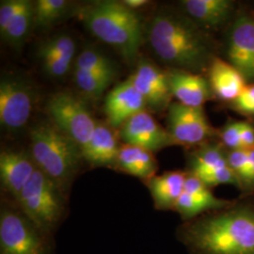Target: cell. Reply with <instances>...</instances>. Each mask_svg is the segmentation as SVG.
Here are the masks:
<instances>
[{
  "instance_id": "cell-1",
  "label": "cell",
  "mask_w": 254,
  "mask_h": 254,
  "mask_svg": "<svg viewBox=\"0 0 254 254\" xmlns=\"http://www.w3.org/2000/svg\"><path fill=\"white\" fill-rule=\"evenodd\" d=\"M148 41L156 57L172 70L204 74L218 57L216 40L180 9H158L150 21Z\"/></svg>"
},
{
  "instance_id": "cell-2",
  "label": "cell",
  "mask_w": 254,
  "mask_h": 254,
  "mask_svg": "<svg viewBox=\"0 0 254 254\" xmlns=\"http://www.w3.org/2000/svg\"><path fill=\"white\" fill-rule=\"evenodd\" d=\"M176 237L190 254H254V198L183 222Z\"/></svg>"
},
{
  "instance_id": "cell-3",
  "label": "cell",
  "mask_w": 254,
  "mask_h": 254,
  "mask_svg": "<svg viewBox=\"0 0 254 254\" xmlns=\"http://www.w3.org/2000/svg\"><path fill=\"white\" fill-rule=\"evenodd\" d=\"M79 18L93 36L117 49L134 63L143 42L140 18L118 1H95L79 10Z\"/></svg>"
},
{
  "instance_id": "cell-4",
  "label": "cell",
  "mask_w": 254,
  "mask_h": 254,
  "mask_svg": "<svg viewBox=\"0 0 254 254\" xmlns=\"http://www.w3.org/2000/svg\"><path fill=\"white\" fill-rule=\"evenodd\" d=\"M29 154L67 198L83 159L81 148L52 122H43L30 131Z\"/></svg>"
},
{
  "instance_id": "cell-5",
  "label": "cell",
  "mask_w": 254,
  "mask_h": 254,
  "mask_svg": "<svg viewBox=\"0 0 254 254\" xmlns=\"http://www.w3.org/2000/svg\"><path fill=\"white\" fill-rule=\"evenodd\" d=\"M0 254H57L55 236L27 218L14 200L0 206Z\"/></svg>"
},
{
  "instance_id": "cell-6",
  "label": "cell",
  "mask_w": 254,
  "mask_h": 254,
  "mask_svg": "<svg viewBox=\"0 0 254 254\" xmlns=\"http://www.w3.org/2000/svg\"><path fill=\"white\" fill-rule=\"evenodd\" d=\"M66 201L54 182L37 169L15 202L38 227L55 236L66 216Z\"/></svg>"
},
{
  "instance_id": "cell-7",
  "label": "cell",
  "mask_w": 254,
  "mask_h": 254,
  "mask_svg": "<svg viewBox=\"0 0 254 254\" xmlns=\"http://www.w3.org/2000/svg\"><path fill=\"white\" fill-rule=\"evenodd\" d=\"M46 110L56 127L84 148L97 126L83 101L67 91L54 93L46 103Z\"/></svg>"
},
{
  "instance_id": "cell-8",
  "label": "cell",
  "mask_w": 254,
  "mask_h": 254,
  "mask_svg": "<svg viewBox=\"0 0 254 254\" xmlns=\"http://www.w3.org/2000/svg\"><path fill=\"white\" fill-rule=\"evenodd\" d=\"M167 130L176 145L200 146L218 139V129L209 123L203 108H191L173 102L167 110Z\"/></svg>"
},
{
  "instance_id": "cell-9",
  "label": "cell",
  "mask_w": 254,
  "mask_h": 254,
  "mask_svg": "<svg viewBox=\"0 0 254 254\" xmlns=\"http://www.w3.org/2000/svg\"><path fill=\"white\" fill-rule=\"evenodd\" d=\"M227 154V149L218 139L198 146L188 156L187 172L210 189L228 185L238 190V182L228 163Z\"/></svg>"
},
{
  "instance_id": "cell-10",
  "label": "cell",
  "mask_w": 254,
  "mask_h": 254,
  "mask_svg": "<svg viewBox=\"0 0 254 254\" xmlns=\"http://www.w3.org/2000/svg\"><path fill=\"white\" fill-rule=\"evenodd\" d=\"M224 53V60L242 73L246 81L254 83V15L237 11L227 27Z\"/></svg>"
},
{
  "instance_id": "cell-11",
  "label": "cell",
  "mask_w": 254,
  "mask_h": 254,
  "mask_svg": "<svg viewBox=\"0 0 254 254\" xmlns=\"http://www.w3.org/2000/svg\"><path fill=\"white\" fill-rule=\"evenodd\" d=\"M34 102V92L27 82L12 76L0 81V123L6 129L14 131L27 125Z\"/></svg>"
},
{
  "instance_id": "cell-12",
  "label": "cell",
  "mask_w": 254,
  "mask_h": 254,
  "mask_svg": "<svg viewBox=\"0 0 254 254\" xmlns=\"http://www.w3.org/2000/svg\"><path fill=\"white\" fill-rule=\"evenodd\" d=\"M128 79L142 95L149 109L160 112L168 110L173 103L168 71L161 69L150 61H139L136 70Z\"/></svg>"
},
{
  "instance_id": "cell-13",
  "label": "cell",
  "mask_w": 254,
  "mask_h": 254,
  "mask_svg": "<svg viewBox=\"0 0 254 254\" xmlns=\"http://www.w3.org/2000/svg\"><path fill=\"white\" fill-rule=\"evenodd\" d=\"M125 144L136 146L152 153L176 145L167 128L161 127L148 111L143 110L127 121L120 128Z\"/></svg>"
},
{
  "instance_id": "cell-14",
  "label": "cell",
  "mask_w": 254,
  "mask_h": 254,
  "mask_svg": "<svg viewBox=\"0 0 254 254\" xmlns=\"http://www.w3.org/2000/svg\"><path fill=\"white\" fill-rule=\"evenodd\" d=\"M235 201L218 198L212 192V189L188 173L184 191L173 211L180 215L183 222H186L211 212L227 208Z\"/></svg>"
},
{
  "instance_id": "cell-15",
  "label": "cell",
  "mask_w": 254,
  "mask_h": 254,
  "mask_svg": "<svg viewBox=\"0 0 254 254\" xmlns=\"http://www.w3.org/2000/svg\"><path fill=\"white\" fill-rule=\"evenodd\" d=\"M35 3L30 0H4L0 3V34L9 46L24 45L35 26Z\"/></svg>"
},
{
  "instance_id": "cell-16",
  "label": "cell",
  "mask_w": 254,
  "mask_h": 254,
  "mask_svg": "<svg viewBox=\"0 0 254 254\" xmlns=\"http://www.w3.org/2000/svg\"><path fill=\"white\" fill-rule=\"evenodd\" d=\"M179 6L181 11L209 33L228 27L238 11L234 0H183Z\"/></svg>"
},
{
  "instance_id": "cell-17",
  "label": "cell",
  "mask_w": 254,
  "mask_h": 254,
  "mask_svg": "<svg viewBox=\"0 0 254 254\" xmlns=\"http://www.w3.org/2000/svg\"><path fill=\"white\" fill-rule=\"evenodd\" d=\"M36 171V164L29 153L13 150L2 151L0 154V181L8 199L16 201Z\"/></svg>"
},
{
  "instance_id": "cell-18",
  "label": "cell",
  "mask_w": 254,
  "mask_h": 254,
  "mask_svg": "<svg viewBox=\"0 0 254 254\" xmlns=\"http://www.w3.org/2000/svg\"><path fill=\"white\" fill-rule=\"evenodd\" d=\"M145 100L127 78L109 91L105 101V113L109 127L121 128L129 119L145 110Z\"/></svg>"
},
{
  "instance_id": "cell-19",
  "label": "cell",
  "mask_w": 254,
  "mask_h": 254,
  "mask_svg": "<svg viewBox=\"0 0 254 254\" xmlns=\"http://www.w3.org/2000/svg\"><path fill=\"white\" fill-rule=\"evenodd\" d=\"M169 84L173 97L178 103L191 108H203L215 98L207 76L200 73L168 69Z\"/></svg>"
},
{
  "instance_id": "cell-20",
  "label": "cell",
  "mask_w": 254,
  "mask_h": 254,
  "mask_svg": "<svg viewBox=\"0 0 254 254\" xmlns=\"http://www.w3.org/2000/svg\"><path fill=\"white\" fill-rule=\"evenodd\" d=\"M75 49L73 38L67 34H60L48 39L38 51L45 73L55 78L66 75L73 63Z\"/></svg>"
},
{
  "instance_id": "cell-21",
  "label": "cell",
  "mask_w": 254,
  "mask_h": 254,
  "mask_svg": "<svg viewBox=\"0 0 254 254\" xmlns=\"http://www.w3.org/2000/svg\"><path fill=\"white\" fill-rule=\"evenodd\" d=\"M207 78L215 98L228 105L236 100L248 84L236 67L219 57L211 64Z\"/></svg>"
},
{
  "instance_id": "cell-22",
  "label": "cell",
  "mask_w": 254,
  "mask_h": 254,
  "mask_svg": "<svg viewBox=\"0 0 254 254\" xmlns=\"http://www.w3.org/2000/svg\"><path fill=\"white\" fill-rule=\"evenodd\" d=\"M121 146L112 127L97 123L87 145L81 149L82 156L91 167H114Z\"/></svg>"
},
{
  "instance_id": "cell-23",
  "label": "cell",
  "mask_w": 254,
  "mask_h": 254,
  "mask_svg": "<svg viewBox=\"0 0 254 254\" xmlns=\"http://www.w3.org/2000/svg\"><path fill=\"white\" fill-rule=\"evenodd\" d=\"M187 177V171L177 170L154 175L145 181L155 209L162 211L174 210L184 191Z\"/></svg>"
},
{
  "instance_id": "cell-24",
  "label": "cell",
  "mask_w": 254,
  "mask_h": 254,
  "mask_svg": "<svg viewBox=\"0 0 254 254\" xmlns=\"http://www.w3.org/2000/svg\"><path fill=\"white\" fill-rule=\"evenodd\" d=\"M116 169L145 182L154 177L158 169L154 153L136 146H121L116 164Z\"/></svg>"
},
{
  "instance_id": "cell-25",
  "label": "cell",
  "mask_w": 254,
  "mask_h": 254,
  "mask_svg": "<svg viewBox=\"0 0 254 254\" xmlns=\"http://www.w3.org/2000/svg\"><path fill=\"white\" fill-rule=\"evenodd\" d=\"M115 77V73H91L74 69V81L88 97L96 99L106 91Z\"/></svg>"
},
{
  "instance_id": "cell-26",
  "label": "cell",
  "mask_w": 254,
  "mask_h": 254,
  "mask_svg": "<svg viewBox=\"0 0 254 254\" xmlns=\"http://www.w3.org/2000/svg\"><path fill=\"white\" fill-rule=\"evenodd\" d=\"M70 7L66 0H38L34 6L35 26L41 28L50 27L64 16Z\"/></svg>"
},
{
  "instance_id": "cell-27",
  "label": "cell",
  "mask_w": 254,
  "mask_h": 254,
  "mask_svg": "<svg viewBox=\"0 0 254 254\" xmlns=\"http://www.w3.org/2000/svg\"><path fill=\"white\" fill-rule=\"evenodd\" d=\"M74 69L91 73H116L113 63L95 48H85L76 58Z\"/></svg>"
},
{
  "instance_id": "cell-28",
  "label": "cell",
  "mask_w": 254,
  "mask_h": 254,
  "mask_svg": "<svg viewBox=\"0 0 254 254\" xmlns=\"http://www.w3.org/2000/svg\"><path fill=\"white\" fill-rule=\"evenodd\" d=\"M218 139L228 151L243 149L241 141V121L229 119L218 129Z\"/></svg>"
},
{
  "instance_id": "cell-29",
  "label": "cell",
  "mask_w": 254,
  "mask_h": 254,
  "mask_svg": "<svg viewBox=\"0 0 254 254\" xmlns=\"http://www.w3.org/2000/svg\"><path fill=\"white\" fill-rule=\"evenodd\" d=\"M229 108L237 114L254 124V82L248 83L244 91L230 105Z\"/></svg>"
},
{
  "instance_id": "cell-30",
  "label": "cell",
  "mask_w": 254,
  "mask_h": 254,
  "mask_svg": "<svg viewBox=\"0 0 254 254\" xmlns=\"http://www.w3.org/2000/svg\"><path fill=\"white\" fill-rule=\"evenodd\" d=\"M241 141L245 150L254 149V124L248 121H241Z\"/></svg>"
},
{
  "instance_id": "cell-31",
  "label": "cell",
  "mask_w": 254,
  "mask_h": 254,
  "mask_svg": "<svg viewBox=\"0 0 254 254\" xmlns=\"http://www.w3.org/2000/svg\"><path fill=\"white\" fill-rule=\"evenodd\" d=\"M123 3L127 6V8H129L132 10H136V9L146 6L149 3V1H147V0H125V1H123Z\"/></svg>"
}]
</instances>
